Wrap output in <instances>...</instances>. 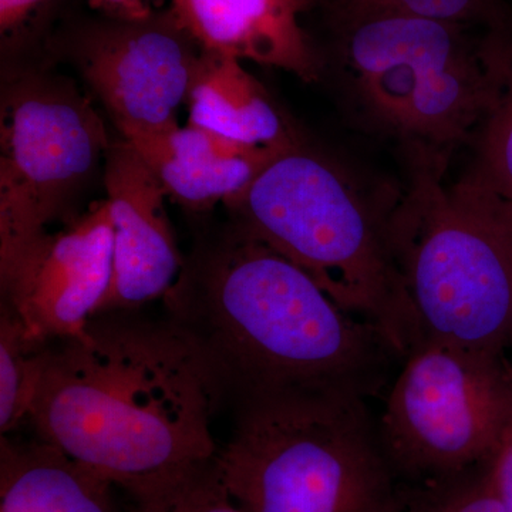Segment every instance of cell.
Listing matches in <instances>:
<instances>
[{"label":"cell","instance_id":"6","mask_svg":"<svg viewBox=\"0 0 512 512\" xmlns=\"http://www.w3.org/2000/svg\"><path fill=\"white\" fill-rule=\"evenodd\" d=\"M215 463L244 512H394L393 470L366 399L345 393L239 397Z\"/></svg>","mask_w":512,"mask_h":512},{"label":"cell","instance_id":"23","mask_svg":"<svg viewBox=\"0 0 512 512\" xmlns=\"http://www.w3.org/2000/svg\"><path fill=\"white\" fill-rule=\"evenodd\" d=\"M103 16L114 19H144L170 8L171 0H90Z\"/></svg>","mask_w":512,"mask_h":512},{"label":"cell","instance_id":"13","mask_svg":"<svg viewBox=\"0 0 512 512\" xmlns=\"http://www.w3.org/2000/svg\"><path fill=\"white\" fill-rule=\"evenodd\" d=\"M126 141L167 194L194 211L210 210L237 197L286 151L251 146L190 123Z\"/></svg>","mask_w":512,"mask_h":512},{"label":"cell","instance_id":"18","mask_svg":"<svg viewBox=\"0 0 512 512\" xmlns=\"http://www.w3.org/2000/svg\"><path fill=\"white\" fill-rule=\"evenodd\" d=\"M136 503L137 512H244L222 483L215 458Z\"/></svg>","mask_w":512,"mask_h":512},{"label":"cell","instance_id":"3","mask_svg":"<svg viewBox=\"0 0 512 512\" xmlns=\"http://www.w3.org/2000/svg\"><path fill=\"white\" fill-rule=\"evenodd\" d=\"M322 10L323 76L359 126L407 157L450 161L473 143L494 93L487 29L389 10Z\"/></svg>","mask_w":512,"mask_h":512},{"label":"cell","instance_id":"20","mask_svg":"<svg viewBox=\"0 0 512 512\" xmlns=\"http://www.w3.org/2000/svg\"><path fill=\"white\" fill-rule=\"evenodd\" d=\"M417 512H504L488 463L437 481Z\"/></svg>","mask_w":512,"mask_h":512},{"label":"cell","instance_id":"10","mask_svg":"<svg viewBox=\"0 0 512 512\" xmlns=\"http://www.w3.org/2000/svg\"><path fill=\"white\" fill-rule=\"evenodd\" d=\"M114 231L106 200L62 231L47 232L0 269L2 306L37 342L74 338L97 315L113 278Z\"/></svg>","mask_w":512,"mask_h":512},{"label":"cell","instance_id":"14","mask_svg":"<svg viewBox=\"0 0 512 512\" xmlns=\"http://www.w3.org/2000/svg\"><path fill=\"white\" fill-rule=\"evenodd\" d=\"M0 512H137V503L56 447L2 436Z\"/></svg>","mask_w":512,"mask_h":512},{"label":"cell","instance_id":"17","mask_svg":"<svg viewBox=\"0 0 512 512\" xmlns=\"http://www.w3.org/2000/svg\"><path fill=\"white\" fill-rule=\"evenodd\" d=\"M49 342H37L6 306L0 315V431L9 436L28 421L30 404L39 379L43 350Z\"/></svg>","mask_w":512,"mask_h":512},{"label":"cell","instance_id":"1","mask_svg":"<svg viewBox=\"0 0 512 512\" xmlns=\"http://www.w3.org/2000/svg\"><path fill=\"white\" fill-rule=\"evenodd\" d=\"M228 396L173 319L101 313L47 343L28 421L37 439L144 501L214 460L212 423Z\"/></svg>","mask_w":512,"mask_h":512},{"label":"cell","instance_id":"24","mask_svg":"<svg viewBox=\"0 0 512 512\" xmlns=\"http://www.w3.org/2000/svg\"><path fill=\"white\" fill-rule=\"evenodd\" d=\"M501 16L498 25L512 29V0H500Z\"/></svg>","mask_w":512,"mask_h":512},{"label":"cell","instance_id":"12","mask_svg":"<svg viewBox=\"0 0 512 512\" xmlns=\"http://www.w3.org/2000/svg\"><path fill=\"white\" fill-rule=\"evenodd\" d=\"M315 6L316 0H171L170 8L207 52L316 82L322 55L302 23Z\"/></svg>","mask_w":512,"mask_h":512},{"label":"cell","instance_id":"11","mask_svg":"<svg viewBox=\"0 0 512 512\" xmlns=\"http://www.w3.org/2000/svg\"><path fill=\"white\" fill-rule=\"evenodd\" d=\"M113 221V278L97 315L133 312L165 298L184 259L165 208L164 185L124 138L111 143L103 170Z\"/></svg>","mask_w":512,"mask_h":512},{"label":"cell","instance_id":"8","mask_svg":"<svg viewBox=\"0 0 512 512\" xmlns=\"http://www.w3.org/2000/svg\"><path fill=\"white\" fill-rule=\"evenodd\" d=\"M511 419L507 353L426 340L403 360L377 431L393 473L440 481L487 463Z\"/></svg>","mask_w":512,"mask_h":512},{"label":"cell","instance_id":"15","mask_svg":"<svg viewBox=\"0 0 512 512\" xmlns=\"http://www.w3.org/2000/svg\"><path fill=\"white\" fill-rule=\"evenodd\" d=\"M188 110V123L251 146L285 151L302 143L265 87L234 57L205 52Z\"/></svg>","mask_w":512,"mask_h":512},{"label":"cell","instance_id":"5","mask_svg":"<svg viewBox=\"0 0 512 512\" xmlns=\"http://www.w3.org/2000/svg\"><path fill=\"white\" fill-rule=\"evenodd\" d=\"M387 239L423 342L505 353L512 336V204L448 161L409 157Z\"/></svg>","mask_w":512,"mask_h":512},{"label":"cell","instance_id":"25","mask_svg":"<svg viewBox=\"0 0 512 512\" xmlns=\"http://www.w3.org/2000/svg\"><path fill=\"white\" fill-rule=\"evenodd\" d=\"M511 352L512 353V336L510 339V343H508L507 350H505V353Z\"/></svg>","mask_w":512,"mask_h":512},{"label":"cell","instance_id":"26","mask_svg":"<svg viewBox=\"0 0 512 512\" xmlns=\"http://www.w3.org/2000/svg\"><path fill=\"white\" fill-rule=\"evenodd\" d=\"M394 512H400V508H399V510H397V511H394Z\"/></svg>","mask_w":512,"mask_h":512},{"label":"cell","instance_id":"2","mask_svg":"<svg viewBox=\"0 0 512 512\" xmlns=\"http://www.w3.org/2000/svg\"><path fill=\"white\" fill-rule=\"evenodd\" d=\"M168 318L205 349L229 396H375L402 356L308 272L237 225L204 239L165 295ZM403 360V359H402Z\"/></svg>","mask_w":512,"mask_h":512},{"label":"cell","instance_id":"19","mask_svg":"<svg viewBox=\"0 0 512 512\" xmlns=\"http://www.w3.org/2000/svg\"><path fill=\"white\" fill-rule=\"evenodd\" d=\"M316 6L389 10L484 29L501 15L500 0H316Z\"/></svg>","mask_w":512,"mask_h":512},{"label":"cell","instance_id":"7","mask_svg":"<svg viewBox=\"0 0 512 512\" xmlns=\"http://www.w3.org/2000/svg\"><path fill=\"white\" fill-rule=\"evenodd\" d=\"M111 146L93 104L74 84L23 73L0 104V269L66 220Z\"/></svg>","mask_w":512,"mask_h":512},{"label":"cell","instance_id":"4","mask_svg":"<svg viewBox=\"0 0 512 512\" xmlns=\"http://www.w3.org/2000/svg\"><path fill=\"white\" fill-rule=\"evenodd\" d=\"M396 197L369 194L349 168L301 143L224 205L232 224L382 330L404 360L423 336L387 239Z\"/></svg>","mask_w":512,"mask_h":512},{"label":"cell","instance_id":"9","mask_svg":"<svg viewBox=\"0 0 512 512\" xmlns=\"http://www.w3.org/2000/svg\"><path fill=\"white\" fill-rule=\"evenodd\" d=\"M205 52L171 8L144 19L103 16L70 39L77 70L124 140L178 126Z\"/></svg>","mask_w":512,"mask_h":512},{"label":"cell","instance_id":"16","mask_svg":"<svg viewBox=\"0 0 512 512\" xmlns=\"http://www.w3.org/2000/svg\"><path fill=\"white\" fill-rule=\"evenodd\" d=\"M487 39L493 100L473 141L474 163L464 177L512 204V29H487Z\"/></svg>","mask_w":512,"mask_h":512},{"label":"cell","instance_id":"22","mask_svg":"<svg viewBox=\"0 0 512 512\" xmlns=\"http://www.w3.org/2000/svg\"><path fill=\"white\" fill-rule=\"evenodd\" d=\"M487 463L504 512H512V419Z\"/></svg>","mask_w":512,"mask_h":512},{"label":"cell","instance_id":"21","mask_svg":"<svg viewBox=\"0 0 512 512\" xmlns=\"http://www.w3.org/2000/svg\"><path fill=\"white\" fill-rule=\"evenodd\" d=\"M55 3L56 0H0L3 53L25 45Z\"/></svg>","mask_w":512,"mask_h":512}]
</instances>
